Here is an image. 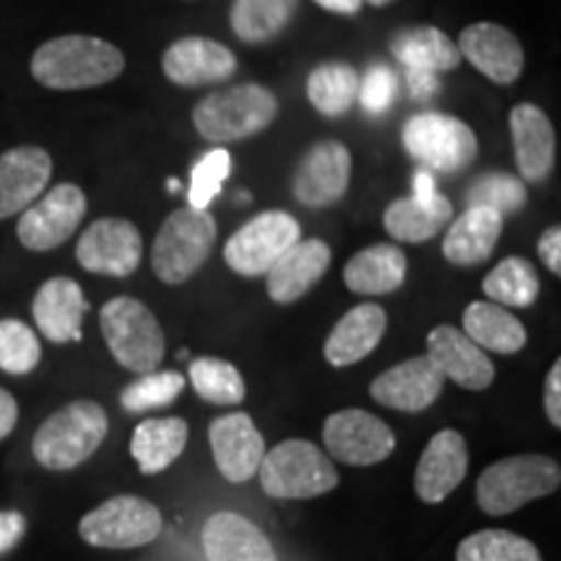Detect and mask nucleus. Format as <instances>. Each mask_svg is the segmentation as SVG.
<instances>
[{"mask_svg":"<svg viewBox=\"0 0 561 561\" xmlns=\"http://www.w3.org/2000/svg\"><path fill=\"white\" fill-rule=\"evenodd\" d=\"M30 68L45 89L79 91L115 81L125 70V55L102 37L66 34L39 45Z\"/></svg>","mask_w":561,"mask_h":561,"instance_id":"nucleus-1","label":"nucleus"},{"mask_svg":"<svg viewBox=\"0 0 561 561\" xmlns=\"http://www.w3.org/2000/svg\"><path fill=\"white\" fill-rule=\"evenodd\" d=\"M107 430L110 416L100 403L73 401L42 421L32 453L47 471H70L100 450Z\"/></svg>","mask_w":561,"mask_h":561,"instance_id":"nucleus-2","label":"nucleus"},{"mask_svg":"<svg viewBox=\"0 0 561 561\" xmlns=\"http://www.w3.org/2000/svg\"><path fill=\"white\" fill-rule=\"evenodd\" d=\"M278 115V100L261 83L219 89L203 96L193 110V125L210 144H231L257 136Z\"/></svg>","mask_w":561,"mask_h":561,"instance_id":"nucleus-3","label":"nucleus"},{"mask_svg":"<svg viewBox=\"0 0 561 561\" xmlns=\"http://www.w3.org/2000/svg\"><path fill=\"white\" fill-rule=\"evenodd\" d=\"M561 486V468L549 455H510L491 462L476 481V502L486 515H510Z\"/></svg>","mask_w":561,"mask_h":561,"instance_id":"nucleus-4","label":"nucleus"},{"mask_svg":"<svg viewBox=\"0 0 561 561\" xmlns=\"http://www.w3.org/2000/svg\"><path fill=\"white\" fill-rule=\"evenodd\" d=\"M261 486L273 500H314L339 486L333 460L307 439H286L265 453L257 468Z\"/></svg>","mask_w":561,"mask_h":561,"instance_id":"nucleus-5","label":"nucleus"},{"mask_svg":"<svg viewBox=\"0 0 561 561\" xmlns=\"http://www.w3.org/2000/svg\"><path fill=\"white\" fill-rule=\"evenodd\" d=\"M216 242V219L208 208H178L161 224L151 248V268L164 284L178 286L195 276Z\"/></svg>","mask_w":561,"mask_h":561,"instance_id":"nucleus-6","label":"nucleus"},{"mask_svg":"<svg viewBox=\"0 0 561 561\" xmlns=\"http://www.w3.org/2000/svg\"><path fill=\"white\" fill-rule=\"evenodd\" d=\"M100 325L104 343L117 364L136 375H149L164 359V333L144 301L115 297L102 307Z\"/></svg>","mask_w":561,"mask_h":561,"instance_id":"nucleus-7","label":"nucleus"},{"mask_svg":"<svg viewBox=\"0 0 561 561\" xmlns=\"http://www.w3.org/2000/svg\"><path fill=\"white\" fill-rule=\"evenodd\" d=\"M403 149L424 170L455 174L479 157V138L458 117L445 112H421L403 125Z\"/></svg>","mask_w":561,"mask_h":561,"instance_id":"nucleus-8","label":"nucleus"},{"mask_svg":"<svg viewBox=\"0 0 561 561\" xmlns=\"http://www.w3.org/2000/svg\"><path fill=\"white\" fill-rule=\"evenodd\" d=\"M161 512L144 496H112L81 517L79 533L96 549H138L157 541L161 533Z\"/></svg>","mask_w":561,"mask_h":561,"instance_id":"nucleus-9","label":"nucleus"},{"mask_svg":"<svg viewBox=\"0 0 561 561\" xmlns=\"http://www.w3.org/2000/svg\"><path fill=\"white\" fill-rule=\"evenodd\" d=\"M299 221L286 210H263L229 237L224 261L240 276H265L271 265L299 242Z\"/></svg>","mask_w":561,"mask_h":561,"instance_id":"nucleus-10","label":"nucleus"},{"mask_svg":"<svg viewBox=\"0 0 561 561\" xmlns=\"http://www.w3.org/2000/svg\"><path fill=\"white\" fill-rule=\"evenodd\" d=\"M87 195L73 182L55 185L50 193L42 195L30 208L21 210L16 227L19 242L32 252H47L60 248L73 237L87 216Z\"/></svg>","mask_w":561,"mask_h":561,"instance_id":"nucleus-11","label":"nucleus"},{"mask_svg":"<svg viewBox=\"0 0 561 561\" xmlns=\"http://www.w3.org/2000/svg\"><path fill=\"white\" fill-rule=\"evenodd\" d=\"M322 442L331 458L346 466H377L396 450V434L390 426L362 409H346L328 416Z\"/></svg>","mask_w":561,"mask_h":561,"instance_id":"nucleus-12","label":"nucleus"},{"mask_svg":"<svg viewBox=\"0 0 561 561\" xmlns=\"http://www.w3.org/2000/svg\"><path fill=\"white\" fill-rule=\"evenodd\" d=\"M140 257H144V240L136 224L115 216L96 219L76 244V261L81 263V268L102 276H130L140 265Z\"/></svg>","mask_w":561,"mask_h":561,"instance_id":"nucleus-13","label":"nucleus"},{"mask_svg":"<svg viewBox=\"0 0 561 561\" xmlns=\"http://www.w3.org/2000/svg\"><path fill=\"white\" fill-rule=\"evenodd\" d=\"M351 153L341 140H318L301 153L291 178V193L301 206L325 208L348 191Z\"/></svg>","mask_w":561,"mask_h":561,"instance_id":"nucleus-14","label":"nucleus"},{"mask_svg":"<svg viewBox=\"0 0 561 561\" xmlns=\"http://www.w3.org/2000/svg\"><path fill=\"white\" fill-rule=\"evenodd\" d=\"M208 442L224 479L231 483L255 479L265 458V439L250 413H227L210 421Z\"/></svg>","mask_w":561,"mask_h":561,"instance_id":"nucleus-15","label":"nucleus"},{"mask_svg":"<svg viewBox=\"0 0 561 561\" xmlns=\"http://www.w3.org/2000/svg\"><path fill=\"white\" fill-rule=\"evenodd\" d=\"M455 45H458L460 58L481 70L489 81L507 87L523 76L525 50L520 39L502 24L479 21V24L466 26Z\"/></svg>","mask_w":561,"mask_h":561,"instance_id":"nucleus-16","label":"nucleus"},{"mask_svg":"<svg viewBox=\"0 0 561 561\" xmlns=\"http://www.w3.org/2000/svg\"><path fill=\"white\" fill-rule=\"evenodd\" d=\"M445 377L430 362V356H413L382 375H377L369 385V396L385 409L419 413L426 411L442 396Z\"/></svg>","mask_w":561,"mask_h":561,"instance_id":"nucleus-17","label":"nucleus"},{"mask_svg":"<svg viewBox=\"0 0 561 561\" xmlns=\"http://www.w3.org/2000/svg\"><path fill=\"white\" fill-rule=\"evenodd\" d=\"M161 68L174 87H208L229 81L237 73V58L216 39L182 37L167 47Z\"/></svg>","mask_w":561,"mask_h":561,"instance_id":"nucleus-18","label":"nucleus"},{"mask_svg":"<svg viewBox=\"0 0 561 561\" xmlns=\"http://www.w3.org/2000/svg\"><path fill=\"white\" fill-rule=\"evenodd\" d=\"M426 356L445 380L466 390H486L494 382V364L481 346L453 325H437L426 339Z\"/></svg>","mask_w":561,"mask_h":561,"instance_id":"nucleus-19","label":"nucleus"},{"mask_svg":"<svg viewBox=\"0 0 561 561\" xmlns=\"http://www.w3.org/2000/svg\"><path fill=\"white\" fill-rule=\"evenodd\" d=\"M468 473V445L460 432L445 430L430 439L421 453L413 486L421 502L439 504L460 486Z\"/></svg>","mask_w":561,"mask_h":561,"instance_id":"nucleus-20","label":"nucleus"},{"mask_svg":"<svg viewBox=\"0 0 561 561\" xmlns=\"http://www.w3.org/2000/svg\"><path fill=\"white\" fill-rule=\"evenodd\" d=\"M53 178V157L42 146H16L0 153V219L21 214L45 193Z\"/></svg>","mask_w":561,"mask_h":561,"instance_id":"nucleus-21","label":"nucleus"},{"mask_svg":"<svg viewBox=\"0 0 561 561\" xmlns=\"http://www.w3.org/2000/svg\"><path fill=\"white\" fill-rule=\"evenodd\" d=\"M510 133L520 178L530 185L543 182L557 161V133L549 115L536 104H517L510 112Z\"/></svg>","mask_w":561,"mask_h":561,"instance_id":"nucleus-22","label":"nucleus"},{"mask_svg":"<svg viewBox=\"0 0 561 561\" xmlns=\"http://www.w3.org/2000/svg\"><path fill=\"white\" fill-rule=\"evenodd\" d=\"M89 312V301L73 278L55 276L39 286L32 301L37 331L53 343L81 341V325Z\"/></svg>","mask_w":561,"mask_h":561,"instance_id":"nucleus-23","label":"nucleus"},{"mask_svg":"<svg viewBox=\"0 0 561 561\" xmlns=\"http://www.w3.org/2000/svg\"><path fill=\"white\" fill-rule=\"evenodd\" d=\"M331 265V248L322 240H299L294 242L271 271L265 273L268 297L278 305H291L305 297L318 280L325 276Z\"/></svg>","mask_w":561,"mask_h":561,"instance_id":"nucleus-24","label":"nucleus"},{"mask_svg":"<svg viewBox=\"0 0 561 561\" xmlns=\"http://www.w3.org/2000/svg\"><path fill=\"white\" fill-rule=\"evenodd\" d=\"M208 561H278L265 533L237 512H216L203 528Z\"/></svg>","mask_w":561,"mask_h":561,"instance_id":"nucleus-25","label":"nucleus"},{"mask_svg":"<svg viewBox=\"0 0 561 561\" xmlns=\"http://www.w3.org/2000/svg\"><path fill=\"white\" fill-rule=\"evenodd\" d=\"M502 229L504 216L496 214V210L483 206L466 208V214L458 216L447 229L445 242H442V255L458 268H473V265L486 263L494 255Z\"/></svg>","mask_w":561,"mask_h":561,"instance_id":"nucleus-26","label":"nucleus"},{"mask_svg":"<svg viewBox=\"0 0 561 561\" xmlns=\"http://www.w3.org/2000/svg\"><path fill=\"white\" fill-rule=\"evenodd\" d=\"M385 331H388V314L382 307L371 305V301L359 305L335 322L322 354L333 367H351V364L367 359L371 351L380 346Z\"/></svg>","mask_w":561,"mask_h":561,"instance_id":"nucleus-27","label":"nucleus"},{"mask_svg":"<svg viewBox=\"0 0 561 561\" xmlns=\"http://www.w3.org/2000/svg\"><path fill=\"white\" fill-rule=\"evenodd\" d=\"M453 219V203L445 195L434 193L430 198H409L392 201L382 214V224L388 234L398 242L419 244L437 237Z\"/></svg>","mask_w":561,"mask_h":561,"instance_id":"nucleus-28","label":"nucleus"},{"mask_svg":"<svg viewBox=\"0 0 561 561\" xmlns=\"http://www.w3.org/2000/svg\"><path fill=\"white\" fill-rule=\"evenodd\" d=\"M409 261L403 250L396 244H371V248L356 252L351 257L343 280L354 294L364 297H380V294H392L403 286Z\"/></svg>","mask_w":561,"mask_h":561,"instance_id":"nucleus-29","label":"nucleus"},{"mask_svg":"<svg viewBox=\"0 0 561 561\" xmlns=\"http://www.w3.org/2000/svg\"><path fill=\"white\" fill-rule=\"evenodd\" d=\"M187 421L178 416L140 421L130 437V455L136 458L140 473L153 476L167 471L180 458L187 445Z\"/></svg>","mask_w":561,"mask_h":561,"instance_id":"nucleus-30","label":"nucleus"},{"mask_svg":"<svg viewBox=\"0 0 561 561\" xmlns=\"http://www.w3.org/2000/svg\"><path fill=\"white\" fill-rule=\"evenodd\" d=\"M462 333L471 339L476 346L494 354H517L528 343L525 325L512 314L507 307L494 305V301H473L462 312Z\"/></svg>","mask_w":561,"mask_h":561,"instance_id":"nucleus-31","label":"nucleus"},{"mask_svg":"<svg viewBox=\"0 0 561 561\" xmlns=\"http://www.w3.org/2000/svg\"><path fill=\"white\" fill-rule=\"evenodd\" d=\"M390 53L403 68L432 70V73L455 70L462 62L455 39L437 26H411L398 32L390 42Z\"/></svg>","mask_w":561,"mask_h":561,"instance_id":"nucleus-32","label":"nucleus"},{"mask_svg":"<svg viewBox=\"0 0 561 561\" xmlns=\"http://www.w3.org/2000/svg\"><path fill=\"white\" fill-rule=\"evenodd\" d=\"M299 0H234L231 3V32L248 45H261L278 37L291 24Z\"/></svg>","mask_w":561,"mask_h":561,"instance_id":"nucleus-33","label":"nucleus"},{"mask_svg":"<svg viewBox=\"0 0 561 561\" xmlns=\"http://www.w3.org/2000/svg\"><path fill=\"white\" fill-rule=\"evenodd\" d=\"M359 96V73L348 62H322L307 79V100L320 115L341 117Z\"/></svg>","mask_w":561,"mask_h":561,"instance_id":"nucleus-34","label":"nucleus"},{"mask_svg":"<svg viewBox=\"0 0 561 561\" xmlns=\"http://www.w3.org/2000/svg\"><path fill=\"white\" fill-rule=\"evenodd\" d=\"M483 291L489 301L507 307V310H523L538 299L541 280L533 265L525 257H504L494 271L483 278Z\"/></svg>","mask_w":561,"mask_h":561,"instance_id":"nucleus-35","label":"nucleus"},{"mask_svg":"<svg viewBox=\"0 0 561 561\" xmlns=\"http://www.w3.org/2000/svg\"><path fill=\"white\" fill-rule=\"evenodd\" d=\"M455 561H543L528 538L510 530H479L462 538Z\"/></svg>","mask_w":561,"mask_h":561,"instance_id":"nucleus-36","label":"nucleus"},{"mask_svg":"<svg viewBox=\"0 0 561 561\" xmlns=\"http://www.w3.org/2000/svg\"><path fill=\"white\" fill-rule=\"evenodd\" d=\"M191 382L203 401L216 405H237L244 401V380L231 362L198 356L191 362Z\"/></svg>","mask_w":561,"mask_h":561,"instance_id":"nucleus-37","label":"nucleus"},{"mask_svg":"<svg viewBox=\"0 0 561 561\" xmlns=\"http://www.w3.org/2000/svg\"><path fill=\"white\" fill-rule=\"evenodd\" d=\"M185 390V377L180 371H149V375L138 377L136 382H130L128 388L123 390L121 403L125 411L130 413H146L153 409H164L178 401Z\"/></svg>","mask_w":561,"mask_h":561,"instance_id":"nucleus-38","label":"nucleus"},{"mask_svg":"<svg viewBox=\"0 0 561 561\" xmlns=\"http://www.w3.org/2000/svg\"><path fill=\"white\" fill-rule=\"evenodd\" d=\"M528 201V191H525V182L512 178L507 172H486L481 178L473 180V185L468 187L466 203L471 206H483L496 210V214L510 216L517 214Z\"/></svg>","mask_w":561,"mask_h":561,"instance_id":"nucleus-39","label":"nucleus"},{"mask_svg":"<svg viewBox=\"0 0 561 561\" xmlns=\"http://www.w3.org/2000/svg\"><path fill=\"white\" fill-rule=\"evenodd\" d=\"M42 359L37 333L26 322L0 320V369L9 375H30Z\"/></svg>","mask_w":561,"mask_h":561,"instance_id":"nucleus-40","label":"nucleus"},{"mask_svg":"<svg viewBox=\"0 0 561 561\" xmlns=\"http://www.w3.org/2000/svg\"><path fill=\"white\" fill-rule=\"evenodd\" d=\"M231 174V157L227 149H210L195 161L191 172V191L187 201L193 208H208V203L221 191L224 180Z\"/></svg>","mask_w":561,"mask_h":561,"instance_id":"nucleus-41","label":"nucleus"},{"mask_svg":"<svg viewBox=\"0 0 561 561\" xmlns=\"http://www.w3.org/2000/svg\"><path fill=\"white\" fill-rule=\"evenodd\" d=\"M398 96V76L396 70L385 62H371V66L359 76V96L356 102L371 117H382Z\"/></svg>","mask_w":561,"mask_h":561,"instance_id":"nucleus-42","label":"nucleus"},{"mask_svg":"<svg viewBox=\"0 0 561 561\" xmlns=\"http://www.w3.org/2000/svg\"><path fill=\"white\" fill-rule=\"evenodd\" d=\"M405 91L413 102H432L439 94V76L432 70L405 68Z\"/></svg>","mask_w":561,"mask_h":561,"instance_id":"nucleus-43","label":"nucleus"},{"mask_svg":"<svg viewBox=\"0 0 561 561\" xmlns=\"http://www.w3.org/2000/svg\"><path fill=\"white\" fill-rule=\"evenodd\" d=\"M543 409L546 416L553 426H561V362H553V367L546 375V388H543Z\"/></svg>","mask_w":561,"mask_h":561,"instance_id":"nucleus-44","label":"nucleus"},{"mask_svg":"<svg viewBox=\"0 0 561 561\" xmlns=\"http://www.w3.org/2000/svg\"><path fill=\"white\" fill-rule=\"evenodd\" d=\"M538 257L553 276H561V229L549 227L538 240Z\"/></svg>","mask_w":561,"mask_h":561,"instance_id":"nucleus-45","label":"nucleus"},{"mask_svg":"<svg viewBox=\"0 0 561 561\" xmlns=\"http://www.w3.org/2000/svg\"><path fill=\"white\" fill-rule=\"evenodd\" d=\"M26 533V520L21 512L0 510V553L11 551Z\"/></svg>","mask_w":561,"mask_h":561,"instance_id":"nucleus-46","label":"nucleus"},{"mask_svg":"<svg viewBox=\"0 0 561 561\" xmlns=\"http://www.w3.org/2000/svg\"><path fill=\"white\" fill-rule=\"evenodd\" d=\"M19 421V405L16 398L11 396L9 390L0 388V439H5L13 432Z\"/></svg>","mask_w":561,"mask_h":561,"instance_id":"nucleus-47","label":"nucleus"},{"mask_svg":"<svg viewBox=\"0 0 561 561\" xmlns=\"http://www.w3.org/2000/svg\"><path fill=\"white\" fill-rule=\"evenodd\" d=\"M312 3L331 13H339V16H356L362 11L364 0H312Z\"/></svg>","mask_w":561,"mask_h":561,"instance_id":"nucleus-48","label":"nucleus"},{"mask_svg":"<svg viewBox=\"0 0 561 561\" xmlns=\"http://www.w3.org/2000/svg\"><path fill=\"white\" fill-rule=\"evenodd\" d=\"M434 193H437V187H434L432 170H424V167H421V170L413 174V193L411 195H416V198H430V195H434Z\"/></svg>","mask_w":561,"mask_h":561,"instance_id":"nucleus-49","label":"nucleus"},{"mask_svg":"<svg viewBox=\"0 0 561 561\" xmlns=\"http://www.w3.org/2000/svg\"><path fill=\"white\" fill-rule=\"evenodd\" d=\"M180 180H174V178H170V180H167V191H170V193H180Z\"/></svg>","mask_w":561,"mask_h":561,"instance_id":"nucleus-50","label":"nucleus"},{"mask_svg":"<svg viewBox=\"0 0 561 561\" xmlns=\"http://www.w3.org/2000/svg\"><path fill=\"white\" fill-rule=\"evenodd\" d=\"M364 3L375 5V9H385V5H390V3H392V0H364Z\"/></svg>","mask_w":561,"mask_h":561,"instance_id":"nucleus-51","label":"nucleus"}]
</instances>
